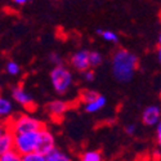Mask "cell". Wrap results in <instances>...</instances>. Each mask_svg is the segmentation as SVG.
Wrapping results in <instances>:
<instances>
[{
  "label": "cell",
  "instance_id": "cell-28",
  "mask_svg": "<svg viewBox=\"0 0 161 161\" xmlns=\"http://www.w3.org/2000/svg\"><path fill=\"white\" fill-rule=\"evenodd\" d=\"M158 45H161V34L158 35Z\"/></svg>",
  "mask_w": 161,
  "mask_h": 161
},
{
  "label": "cell",
  "instance_id": "cell-14",
  "mask_svg": "<svg viewBox=\"0 0 161 161\" xmlns=\"http://www.w3.org/2000/svg\"><path fill=\"white\" fill-rule=\"evenodd\" d=\"M80 161H103V156L102 152L98 150H89V151H84L80 155Z\"/></svg>",
  "mask_w": 161,
  "mask_h": 161
},
{
  "label": "cell",
  "instance_id": "cell-5",
  "mask_svg": "<svg viewBox=\"0 0 161 161\" xmlns=\"http://www.w3.org/2000/svg\"><path fill=\"white\" fill-rule=\"evenodd\" d=\"M72 103L63 101V99H54V101H50L47 106H45V110L48 112V115L50 116L52 120H61L67 112L71 110Z\"/></svg>",
  "mask_w": 161,
  "mask_h": 161
},
{
  "label": "cell",
  "instance_id": "cell-17",
  "mask_svg": "<svg viewBox=\"0 0 161 161\" xmlns=\"http://www.w3.org/2000/svg\"><path fill=\"white\" fill-rule=\"evenodd\" d=\"M0 161H22V155L16 150H10L3 155H0Z\"/></svg>",
  "mask_w": 161,
  "mask_h": 161
},
{
  "label": "cell",
  "instance_id": "cell-29",
  "mask_svg": "<svg viewBox=\"0 0 161 161\" xmlns=\"http://www.w3.org/2000/svg\"><path fill=\"white\" fill-rule=\"evenodd\" d=\"M160 96H161V86H160Z\"/></svg>",
  "mask_w": 161,
  "mask_h": 161
},
{
  "label": "cell",
  "instance_id": "cell-2",
  "mask_svg": "<svg viewBox=\"0 0 161 161\" xmlns=\"http://www.w3.org/2000/svg\"><path fill=\"white\" fill-rule=\"evenodd\" d=\"M8 129L13 134H19V133H27V131H37L45 128L44 123L37 117H34L30 114H18L16 116H10L7 120Z\"/></svg>",
  "mask_w": 161,
  "mask_h": 161
},
{
  "label": "cell",
  "instance_id": "cell-1",
  "mask_svg": "<svg viewBox=\"0 0 161 161\" xmlns=\"http://www.w3.org/2000/svg\"><path fill=\"white\" fill-rule=\"evenodd\" d=\"M139 67V58L133 52L119 48L111 58V70L114 77L120 83H129Z\"/></svg>",
  "mask_w": 161,
  "mask_h": 161
},
{
  "label": "cell",
  "instance_id": "cell-27",
  "mask_svg": "<svg viewBox=\"0 0 161 161\" xmlns=\"http://www.w3.org/2000/svg\"><path fill=\"white\" fill-rule=\"evenodd\" d=\"M157 59L161 64V45H158V48H157Z\"/></svg>",
  "mask_w": 161,
  "mask_h": 161
},
{
  "label": "cell",
  "instance_id": "cell-26",
  "mask_svg": "<svg viewBox=\"0 0 161 161\" xmlns=\"http://www.w3.org/2000/svg\"><path fill=\"white\" fill-rule=\"evenodd\" d=\"M13 3H14L16 5H25V4H27L30 0H12Z\"/></svg>",
  "mask_w": 161,
  "mask_h": 161
},
{
  "label": "cell",
  "instance_id": "cell-19",
  "mask_svg": "<svg viewBox=\"0 0 161 161\" xmlns=\"http://www.w3.org/2000/svg\"><path fill=\"white\" fill-rule=\"evenodd\" d=\"M89 58H90V67L92 69H96V67L101 66L102 62H103V56L97 50H90Z\"/></svg>",
  "mask_w": 161,
  "mask_h": 161
},
{
  "label": "cell",
  "instance_id": "cell-7",
  "mask_svg": "<svg viewBox=\"0 0 161 161\" xmlns=\"http://www.w3.org/2000/svg\"><path fill=\"white\" fill-rule=\"evenodd\" d=\"M89 56H90V50L79 49L75 53H72V56L70 57V64L72 66L74 70L79 72H85L86 70L92 69Z\"/></svg>",
  "mask_w": 161,
  "mask_h": 161
},
{
  "label": "cell",
  "instance_id": "cell-12",
  "mask_svg": "<svg viewBox=\"0 0 161 161\" xmlns=\"http://www.w3.org/2000/svg\"><path fill=\"white\" fill-rule=\"evenodd\" d=\"M106 103H107L106 98H104L102 94H99L94 101H92V102L84 104V110H85L88 114H97V112H99L101 110L104 108Z\"/></svg>",
  "mask_w": 161,
  "mask_h": 161
},
{
  "label": "cell",
  "instance_id": "cell-3",
  "mask_svg": "<svg viewBox=\"0 0 161 161\" xmlns=\"http://www.w3.org/2000/svg\"><path fill=\"white\" fill-rule=\"evenodd\" d=\"M49 79L53 89L58 94H66L74 84V75L71 70L64 64L53 66L49 74Z\"/></svg>",
  "mask_w": 161,
  "mask_h": 161
},
{
  "label": "cell",
  "instance_id": "cell-20",
  "mask_svg": "<svg viewBox=\"0 0 161 161\" xmlns=\"http://www.w3.org/2000/svg\"><path fill=\"white\" fill-rule=\"evenodd\" d=\"M22 161H47V155H43L37 151L30 152V153H26L22 155Z\"/></svg>",
  "mask_w": 161,
  "mask_h": 161
},
{
  "label": "cell",
  "instance_id": "cell-9",
  "mask_svg": "<svg viewBox=\"0 0 161 161\" xmlns=\"http://www.w3.org/2000/svg\"><path fill=\"white\" fill-rule=\"evenodd\" d=\"M142 123L146 126H156L161 121V106H147L142 112Z\"/></svg>",
  "mask_w": 161,
  "mask_h": 161
},
{
  "label": "cell",
  "instance_id": "cell-21",
  "mask_svg": "<svg viewBox=\"0 0 161 161\" xmlns=\"http://www.w3.org/2000/svg\"><path fill=\"white\" fill-rule=\"evenodd\" d=\"M49 62L53 64V66H59V64H64L63 63V59L62 57L58 54V53H50L49 57H48Z\"/></svg>",
  "mask_w": 161,
  "mask_h": 161
},
{
  "label": "cell",
  "instance_id": "cell-13",
  "mask_svg": "<svg viewBox=\"0 0 161 161\" xmlns=\"http://www.w3.org/2000/svg\"><path fill=\"white\" fill-rule=\"evenodd\" d=\"M47 161H72V158L69 153L61 151L56 147L47 155Z\"/></svg>",
  "mask_w": 161,
  "mask_h": 161
},
{
  "label": "cell",
  "instance_id": "cell-10",
  "mask_svg": "<svg viewBox=\"0 0 161 161\" xmlns=\"http://www.w3.org/2000/svg\"><path fill=\"white\" fill-rule=\"evenodd\" d=\"M10 150H14V134L9 129L0 138V155H3Z\"/></svg>",
  "mask_w": 161,
  "mask_h": 161
},
{
  "label": "cell",
  "instance_id": "cell-16",
  "mask_svg": "<svg viewBox=\"0 0 161 161\" xmlns=\"http://www.w3.org/2000/svg\"><path fill=\"white\" fill-rule=\"evenodd\" d=\"M99 96V93L96 92V90H92V89H84L80 92V94H79V101L84 104L92 102V101H94L97 97Z\"/></svg>",
  "mask_w": 161,
  "mask_h": 161
},
{
  "label": "cell",
  "instance_id": "cell-18",
  "mask_svg": "<svg viewBox=\"0 0 161 161\" xmlns=\"http://www.w3.org/2000/svg\"><path fill=\"white\" fill-rule=\"evenodd\" d=\"M5 72L10 76H17L21 72V66L16 61H8L5 64Z\"/></svg>",
  "mask_w": 161,
  "mask_h": 161
},
{
  "label": "cell",
  "instance_id": "cell-30",
  "mask_svg": "<svg viewBox=\"0 0 161 161\" xmlns=\"http://www.w3.org/2000/svg\"><path fill=\"white\" fill-rule=\"evenodd\" d=\"M50 2H56V0H50Z\"/></svg>",
  "mask_w": 161,
  "mask_h": 161
},
{
  "label": "cell",
  "instance_id": "cell-24",
  "mask_svg": "<svg viewBox=\"0 0 161 161\" xmlns=\"http://www.w3.org/2000/svg\"><path fill=\"white\" fill-rule=\"evenodd\" d=\"M124 130H125V133L128 134V136H134L136 131H137V128H136L134 124H128V125H125Z\"/></svg>",
  "mask_w": 161,
  "mask_h": 161
},
{
  "label": "cell",
  "instance_id": "cell-22",
  "mask_svg": "<svg viewBox=\"0 0 161 161\" xmlns=\"http://www.w3.org/2000/svg\"><path fill=\"white\" fill-rule=\"evenodd\" d=\"M83 75H84V80H85V81H88V83H90V81L94 80V71H93L92 69H89L85 72H83Z\"/></svg>",
  "mask_w": 161,
  "mask_h": 161
},
{
  "label": "cell",
  "instance_id": "cell-23",
  "mask_svg": "<svg viewBox=\"0 0 161 161\" xmlns=\"http://www.w3.org/2000/svg\"><path fill=\"white\" fill-rule=\"evenodd\" d=\"M156 141H157V146L161 151V121L156 125Z\"/></svg>",
  "mask_w": 161,
  "mask_h": 161
},
{
  "label": "cell",
  "instance_id": "cell-15",
  "mask_svg": "<svg viewBox=\"0 0 161 161\" xmlns=\"http://www.w3.org/2000/svg\"><path fill=\"white\" fill-rule=\"evenodd\" d=\"M97 34L104 40V42H107V43H111V44L119 43V35L115 31L104 30V29H98L97 30Z\"/></svg>",
  "mask_w": 161,
  "mask_h": 161
},
{
  "label": "cell",
  "instance_id": "cell-6",
  "mask_svg": "<svg viewBox=\"0 0 161 161\" xmlns=\"http://www.w3.org/2000/svg\"><path fill=\"white\" fill-rule=\"evenodd\" d=\"M12 97L18 104L25 107L27 111L36 110V103H35L34 98L31 97V94L22 85H16V86L12 88Z\"/></svg>",
  "mask_w": 161,
  "mask_h": 161
},
{
  "label": "cell",
  "instance_id": "cell-25",
  "mask_svg": "<svg viewBox=\"0 0 161 161\" xmlns=\"http://www.w3.org/2000/svg\"><path fill=\"white\" fill-rule=\"evenodd\" d=\"M8 130V125L5 121H0V138L4 136V133Z\"/></svg>",
  "mask_w": 161,
  "mask_h": 161
},
{
  "label": "cell",
  "instance_id": "cell-11",
  "mask_svg": "<svg viewBox=\"0 0 161 161\" xmlns=\"http://www.w3.org/2000/svg\"><path fill=\"white\" fill-rule=\"evenodd\" d=\"M12 115H13L12 101L0 94V121H7Z\"/></svg>",
  "mask_w": 161,
  "mask_h": 161
},
{
  "label": "cell",
  "instance_id": "cell-8",
  "mask_svg": "<svg viewBox=\"0 0 161 161\" xmlns=\"http://www.w3.org/2000/svg\"><path fill=\"white\" fill-rule=\"evenodd\" d=\"M53 148H56V138L49 129L43 128L42 130H40L36 151L43 153V155H48Z\"/></svg>",
  "mask_w": 161,
  "mask_h": 161
},
{
  "label": "cell",
  "instance_id": "cell-4",
  "mask_svg": "<svg viewBox=\"0 0 161 161\" xmlns=\"http://www.w3.org/2000/svg\"><path fill=\"white\" fill-rule=\"evenodd\" d=\"M39 136H40V130L14 134V150L21 155H26V153L36 151Z\"/></svg>",
  "mask_w": 161,
  "mask_h": 161
}]
</instances>
